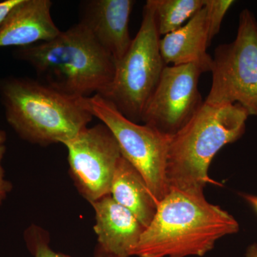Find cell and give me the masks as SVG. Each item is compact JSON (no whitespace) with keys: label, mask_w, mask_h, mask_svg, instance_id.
Wrapping results in <instances>:
<instances>
[{"label":"cell","mask_w":257,"mask_h":257,"mask_svg":"<svg viewBox=\"0 0 257 257\" xmlns=\"http://www.w3.org/2000/svg\"><path fill=\"white\" fill-rule=\"evenodd\" d=\"M236 219L204 194L170 189L134 250L138 257L203 256L221 238L237 233Z\"/></svg>","instance_id":"obj_1"},{"label":"cell","mask_w":257,"mask_h":257,"mask_svg":"<svg viewBox=\"0 0 257 257\" xmlns=\"http://www.w3.org/2000/svg\"><path fill=\"white\" fill-rule=\"evenodd\" d=\"M13 54L35 69L37 80L77 99L104 92L116 69L114 58L79 23L50 41L17 48Z\"/></svg>","instance_id":"obj_2"},{"label":"cell","mask_w":257,"mask_h":257,"mask_svg":"<svg viewBox=\"0 0 257 257\" xmlns=\"http://www.w3.org/2000/svg\"><path fill=\"white\" fill-rule=\"evenodd\" d=\"M249 116L239 104L215 105L204 101L199 111L172 136L167 154V184L192 194H204L208 184L216 183L208 171L221 148L242 137Z\"/></svg>","instance_id":"obj_3"},{"label":"cell","mask_w":257,"mask_h":257,"mask_svg":"<svg viewBox=\"0 0 257 257\" xmlns=\"http://www.w3.org/2000/svg\"><path fill=\"white\" fill-rule=\"evenodd\" d=\"M0 99L8 123L29 143L47 146L64 144L92 121L79 99L27 77L0 79Z\"/></svg>","instance_id":"obj_4"},{"label":"cell","mask_w":257,"mask_h":257,"mask_svg":"<svg viewBox=\"0 0 257 257\" xmlns=\"http://www.w3.org/2000/svg\"><path fill=\"white\" fill-rule=\"evenodd\" d=\"M160 39L153 9L147 1L140 30L124 57L116 62L112 82L100 94L134 122H141L145 106L167 66L161 55Z\"/></svg>","instance_id":"obj_5"},{"label":"cell","mask_w":257,"mask_h":257,"mask_svg":"<svg viewBox=\"0 0 257 257\" xmlns=\"http://www.w3.org/2000/svg\"><path fill=\"white\" fill-rule=\"evenodd\" d=\"M79 103L109 128L121 155L140 172L155 200L160 202L169 192L166 170L172 137L149 125L134 122L100 94L79 98Z\"/></svg>","instance_id":"obj_6"},{"label":"cell","mask_w":257,"mask_h":257,"mask_svg":"<svg viewBox=\"0 0 257 257\" xmlns=\"http://www.w3.org/2000/svg\"><path fill=\"white\" fill-rule=\"evenodd\" d=\"M207 99L215 105L239 104L257 116V21L249 10L239 15L234 41L215 49Z\"/></svg>","instance_id":"obj_7"},{"label":"cell","mask_w":257,"mask_h":257,"mask_svg":"<svg viewBox=\"0 0 257 257\" xmlns=\"http://www.w3.org/2000/svg\"><path fill=\"white\" fill-rule=\"evenodd\" d=\"M63 145L68 151L69 172L82 197L92 204L110 195L115 169L122 155L109 128L103 123L86 127Z\"/></svg>","instance_id":"obj_8"},{"label":"cell","mask_w":257,"mask_h":257,"mask_svg":"<svg viewBox=\"0 0 257 257\" xmlns=\"http://www.w3.org/2000/svg\"><path fill=\"white\" fill-rule=\"evenodd\" d=\"M203 73L197 64L166 66L145 106L141 122L168 136L175 135L204 104L198 88Z\"/></svg>","instance_id":"obj_9"},{"label":"cell","mask_w":257,"mask_h":257,"mask_svg":"<svg viewBox=\"0 0 257 257\" xmlns=\"http://www.w3.org/2000/svg\"><path fill=\"white\" fill-rule=\"evenodd\" d=\"M135 4L133 0H89L82 3L79 23L115 62L124 57L133 42L128 23Z\"/></svg>","instance_id":"obj_10"},{"label":"cell","mask_w":257,"mask_h":257,"mask_svg":"<svg viewBox=\"0 0 257 257\" xmlns=\"http://www.w3.org/2000/svg\"><path fill=\"white\" fill-rule=\"evenodd\" d=\"M95 211L94 229L97 235L96 256H133L134 250L146 228L111 195L92 203Z\"/></svg>","instance_id":"obj_11"},{"label":"cell","mask_w":257,"mask_h":257,"mask_svg":"<svg viewBox=\"0 0 257 257\" xmlns=\"http://www.w3.org/2000/svg\"><path fill=\"white\" fill-rule=\"evenodd\" d=\"M52 5L50 0H20L0 25V48L32 46L58 36Z\"/></svg>","instance_id":"obj_12"},{"label":"cell","mask_w":257,"mask_h":257,"mask_svg":"<svg viewBox=\"0 0 257 257\" xmlns=\"http://www.w3.org/2000/svg\"><path fill=\"white\" fill-rule=\"evenodd\" d=\"M209 24L205 7L182 28L161 37L160 48L166 65L197 64L210 72L212 57L207 53Z\"/></svg>","instance_id":"obj_13"},{"label":"cell","mask_w":257,"mask_h":257,"mask_svg":"<svg viewBox=\"0 0 257 257\" xmlns=\"http://www.w3.org/2000/svg\"><path fill=\"white\" fill-rule=\"evenodd\" d=\"M110 195L115 202L128 209L145 228L153 220L158 203L140 172L123 156L115 169Z\"/></svg>","instance_id":"obj_14"},{"label":"cell","mask_w":257,"mask_h":257,"mask_svg":"<svg viewBox=\"0 0 257 257\" xmlns=\"http://www.w3.org/2000/svg\"><path fill=\"white\" fill-rule=\"evenodd\" d=\"M160 37L182 28L204 6V0H148Z\"/></svg>","instance_id":"obj_15"},{"label":"cell","mask_w":257,"mask_h":257,"mask_svg":"<svg viewBox=\"0 0 257 257\" xmlns=\"http://www.w3.org/2000/svg\"><path fill=\"white\" fill-rule=\"evenodd\" d=\"M25 240L29 251L34 257H72L54 251L50 246L48 232L36 225H32L27 229Z\"/></svg>","instance_id":"obj_16"},{"label":"cell","mask_w":257,"mask_h":257,"mask_svg":"<svg viewBox=\"0 0 257 257\" xmlns=\"http://www.w3.org/2000/svg\"><path fill=\"white\" fill-rule=\"evenodd\" d=\"M234 3L233 0H204L209 24V42L210 45L213 38L220 30L225 15Z\"/></svg>","instance_id":"obj_17"},{"label":"cell","mask_w":257,"mask_h":257,"mask_svg":"<svg viewBox=\"0 0 257 257\" xmlns=\"http://www.w3.org/2000/svg\"><path fill=\"white\" fill-rule=\"evenodd\" d=\"M5 142H6V133L3 130H0V204L12 188L11 184L5 180L4 170L1 165L2 160L4 157L5 150H6Z\"/></svg>","instance_id":"obj_18"},{"label":"cell","mask_w":257,"mask_h":257,"mask_svg":"<svg viewBox=\"0 0 257 257\" xmlns=\"http://www.w3.org/2000/svg\"><path fill=\"white\" fill-rule=\"evenodd\" d=\"M20 0H5L0 2V25L4 21L12 9L20 3Z\"/></svg>","instance_id":"obj_19"},{"label":"cell","mask_w":257,"mask_h":257,"mask_svg":"<svg viewBox=\"0 0 257 257\" xmlns=\"http://www.w3.org/2000/svg\"><path fill=\"white\" fill-rule=\"evenodd\" d=\"M239 195L243 199H244L246 202L248 203L257 212V196L243 192L239 193Z\"/></svg>","instance_id":"obj_20"},{"label":"cell","mask_w":257,"mask_h":257,"mask_svg":"<svg viewBox=\"0 0 257 257\" xmlns=\"http://www.w3.org/2000/svg\"><path fill=\"white\" fill-rule=\"evenodd\" d=\"M246 257H257V243L249 245L246 248Z\"/></svg>","instance_id":"obj_21"}]
</instances>
